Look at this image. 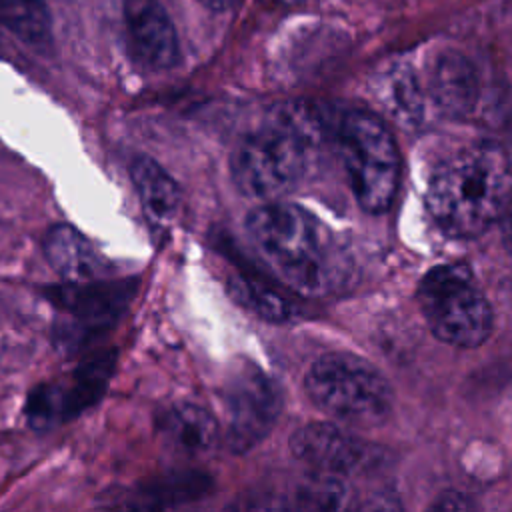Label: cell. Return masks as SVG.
Masks as SVG:
<instances>
[{"label": "cell", "instance_id": "6da1fadb", "mask_svg": "<svg viewBox=\"0 0 512 512\" xmlns=\"http://www.w3.org/2000/svg\"><path fill=\"white\" fill-rule=\"evenodd\" d=\"M252 248L292 290L326 296L352 282V258L334 232L306 208L268 200L246 216Z\"/></svg>", "mask_w": 512, "mask_h": 512}, {"label": "cell", "instance_id": "7a4b0ae2", "mask_svg": "<svg viewBox=\"0 0 512 512\" xmlns=\"http://www.w3.org/2000/svg\"><path fill=\"white\" fill-rule=\"evenodd\" d=\"M336 110L314 102L276 108L270 124L246 136L230 156L234 186L250 198L276 200L310 170L320 146L332 138Z\"/></svg>", "mask_w": 512, "mask_h": 512}, {"label": "cell", "instance_id": "3957f363", "mask_svg": "<svg viewBox=\"0 0 512 512\" xmlns=\"http://www.w3.org/2000/svg\"><path fill=\"white\" fill-rule=\"evenodd\" d=\"M512 204V162L496 142H468L436 160L426 184V208L454 238H474Z\"/></svg>", "mask_w": 512, "mask_h": 512}, {"label": "cell", "instance_id": "277c9868", "mask_svg": "<svg viewBox=\"0 0 512 512\" xmlns=\"http://www.w3.org/2000/svg\"><path fill=\"white\" fill-rule=\"evenodd\" d=\"M332 138L362 210L380 214L394 202L400 156L392 132L372 112L344 110L334 116Z\"/></svg>", "mask_w": 512, "mask_h": 512}, {"label": "cell", "instance_id": "5b68a950", "mask_svg": "<svg viewBox=\"0 0 512 512\" xmlns=\"http://www.w3.org/2000/svg\"><path fill=\"white\" fill-rule=\"evenodd\" d=\"M304 390L322 412L362 426L382 424L394 406L386 376L364 358L344 352L320 356L304 376Z\"/></svg>", "mask_w": 512, "mask_h": 512}, {"label": "cell", "instance_id": "8992f818", "mask_svg": "<svg viewBox=\"0 0 512 512\" xmlns=\"http://www.w3.org/2000/svg\"><path fill=\"white\" fill-rule=\"evenodd\" d=\"M416 300L434 336L456 348H476L488 340L494 314L464 264H440L424 274Z\"/></svg>", "mask_w": 512, "mask_h": 512}, {"label": "cell", "instance_id": "52a82bcc", "mask_svg": "<svg viewBox=\"0 0 512 512\" xmlns=\"http://www.w3.org/2000/svg\"><path fill=\"white\" fill-rule=\"evenodd\" d=\"M224 406L230 450L248 452L274 428L282 410V394L266 372L244 366L228 382Z\"/></svg>", "mask_w": 512, "mask_h": 512}, {"label": "cell", "instance_id": "ba28073f", "mask_svg": "<svg viewBox=\"0 0 512 512\" xmlns=\"http://www.w3.org/2000/svg\"><path fill=\"white\" fill-rule=\"evenodd\" d=\"M114 360L112 352H104L78 366L68 380L40 384L28 396L26 416L30 424L46 430L74 418L94 404L106 390V382L114 370Z\"/></svg>", "mask_w": 512, "mask_h": 512}, {"label": "cell", "instance_id": "9c48e42d", "mask_svg": "<svg viewBox=\"0 0 512 512\" xmlns=\"http://www.w3.org/2000/svg\"><path fill=\"white\" fill-rule=\"evenodd\" d=\"M66 290H58L54 300L64 310L58 336L68 346L76 348L106 330L134 296V282H70Z\"/></svg>", "mask_w": 512, "mask_h": 512}, {"label": "cell", "instance_id": "30bf717a", "mask_svg": "<svg viewBox=\"0 0 512 512\" xmlns=\"http://www.w3.org/2000/svg\"><path fill=\"white\" fill-rule=\"evenodd\" d=\"M424 88L430 110L450 120H460L474 112L480 96L474 64L454 48H444L430 58Z\"/></svg>", "mask_w": 512, "mask_h": 512}, {"label": "cell", "instance_id": "8fae6325", "mask_svg": "<svg viewBox=\"0 0 512 512\" xmlns=\"http://www.w3.org/2000/svg\"><path fill=\"white\" fill-rule=\"evenodd\" d=\"M124 20L134 56L142 66L162 72L178 64V34L160 0H124Z\"/></svg>", "mask_w": 512, "mask_h": 512}, {"label": "cell", "instance_id": "7c38bea8", "mask_svg": "<svg viewBox=\"0 0 512 512\" xmlns=\"http://www.w3.org/2000/svg\"><path fill=\"white\" fill-rule=\"evenodd\" d=\"M290 452L320 474H350L368 462V446L346 430L312 422L298 428L290 438Z\"/></svg>", "mask_w": 512, "mask_h": 512}, {"label": "cell", "instance_id": "4fadbf2b", "mask_svg": "<svg viewBox=\"0 0 512 512\" xmlns=\"http://www.w3.org/2000/svg\"><path fill=\"white\" fill-rule=\"evenodd\" d=\"M376 102L396 124L408 130L422 128L430 112L426 88L408 62H392L378 72Z\"/></svg>", "mask_w": 512, "mask_h": 512}, {"label": "cell", "instance_id": "5bb4252c", "mask_svg": "<svg viewBox=\"0 0 512 512\" xmlns=\"http://www.w3.org/2000/svg\"><path fill=\"white\" fill-rule=\"evenodd\" d=\"M46 260L68 282L102 280L108 274V260L76 228L68 224L52 226L42 242Z\"/></svg>", "mask_w": 512, "mask_h": 512}, {"label": "cell", "instance_id": "9a60e30c", "mask_svg": "<svg viewBox=\"0 0 512 512\" xmlns=\"http://www.w3.org/2000/svg\"><path fill=\"white\" fill-rule=\"evenodd\" d=\"M166 444L184 456H202L218 442V422L214 416L192 402L170 406L158 422Z\"/></svg>", "mask_w": 512, "mask_h": 512}, {"label": "cell", "instance_id": "2e32d148", "mask_svg": "<svg viewBox=\"0 0 512 512\" xmlns=\"http://www.w3.org/2000/svg\"><path fill=\"white\" fill-rule=\"evenodd\" d=\"M130 176L148 220L158 226L172 222L182 200L174 178L148 156H138L132 160Z\"/></svg>", "mask_w": 512, "mask_h": 512}, {"label": "cell", "instance_id": "e0dca14e", "mask_svg": "<svg viewBox=\"0 0 512 512\" xmlns=\"http://www.w3.org/2000/svg\"><path fill=\"white\" fill-rule=\"evenodd\" d=\"M228 292L240 306L260 320L286 322L294 314L292 304L258 276L242 272L230 274Z\"/></svg>", "mask_w": 512, "mask_h": 512}, {"label": "cell", "instance_id": "ac0fdd59", "mask_svg": "<svg viewBox=\"0 0 512 512\" xmlns=\"http://www.w3.org/2000/svg\"><path fill=\"white\" fill-rule=\"evenodd\" d=\"M0 26L28 44L50 40L52 18L42 0H0Z\"/></svg>", "mask_w": 512, "mask_h": 512}, {"label": "cell", "instance_id": "d6986e66", "mask_svg": "<svg viewBox=\"0 0 512 512\" xmlns=\"http://www.w3.org/2000/svg\"><path fill=\"white\" fill-rule=\"evenodd\" d=\"M206 478L202 474H180L174 478H166L162 482L150 484L140 496L134 498L132 506L146 508H162L172 506L176 502H184L186 498H196L202 492Z\"/></svg>", "mask_w": 512, "mask_h": 512}, {"label": "cell", "instance_id": "ffe728a7", "mask_svg": "<svg viewBox=\"0 0 512 512\" xmlns=\"http://www.w3.org/2000/svg\"><path fill=\"white\" fill-rule=\"evenodd\" d=\"M470 506L472 504H470V500L464 494H460V492H444V494H440L432 502L430 508H434V510H466Z\"/></svg>", "mask_w": 512, "mask_h": 512}, {"label": "cell", "instance_id": "44dd1931", "mask_svg": "<svg viewBox=\"0 0 512 512\" xmlns=\"http://www.w3.org/2000/svg\"><path fill=\"white\" fill-rule=\"evenodd\" d=\"M502 220V238H504V244L512 256V204L510 208L504 212V216L500 218Z\"/></svg>", "mask_w": 512, "mask_h": 512}, {"label": "cell", "instance_id": "7402d4cb", "mask_svg": "<svg viewBox=\"0 0 512 512\" xmlns=\"http://www.w3.org/2000/svg\"><path fill=\"white\" fill-rule=\"evenodd\" d=\"M198 2L208 10H216V12H222L232 4V0H198Z\"/></svg>", "mask_w": 512, "mask_h": 512}, {"label": "cell", "instance_id": "603a6c76", "mask_svg": "<svg viewBox=\"0 0 512 512\" xmlns=\"http://www.w3.org/2000/svg\"><path fill=\"white\" fill-rule=\"evenodd\" d=\"M276 2H280V4H286V6H292V4H298L300 0H276Z\"/></svg>", "mask_w": 512, "mask_h": 512}]
</instances>
